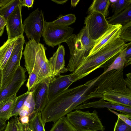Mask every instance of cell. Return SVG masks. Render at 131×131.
Listing matches in <instances>:
<instances>
[{
	"instance_id": "60d3db41",
	"label": "cell",
	"mask_w": 131,
	"mask_h": 131,
	"mask_svg": "<svg viewBox=\"0 0 131 131\" xmlns=\"http://www.w3.org/2000/svg\"><path fill=\"white\" fill-rule=\"evenodd\" d=\"M6 23V19L0 14V27L4 28Z\"/></svg>"
},
{
	"instance_id": "7402d4cb",
	"label": "cell",
	"mask_w": 131,
	"mask_h": 131,
	"mask_svg": "<svg viewBox=\"0 0 131 131\" xmlns=\"http://www.w3.org/2000/svg\"><path fill=\"white\" fill-rule=\"evenodd\" d=\"M110 4L109 0H94L88 10L89 14L93 11L99 13L107 17L109 15L108 8Z\"/></svg>"
},
{
	"instance_id": "f6af8a7d",
	"label": "cell",
	"mask_w": 131,
	"mask_h": 131,
	"mask_svg": "<svg viewBox=\"0 0 131 131\" xmlns=\"http://www.w3.org/2000/svg\"><path fill=\"white\" fill-rule=\"evenodd\" d=\"M80 1V0H72L71 3V6L73 7H75Z\"/></svg>"
},
{
	"instance_id": "3957f363",
	"label": "cell",
	"mask_w": 131,
	"mask_h": 131,
	"mask_svg": "<svg viewBox=\"0 0 131 131\" xmlns=\"http://www.w3.org/2000/svg\"><path fill=\"white\" fill-rule=\"evenodd\" d=\"M46 50L44 45L30 40L26 43L23 52L27 71L28 74L32 71L36 73L39 83L49 77L54 78L50 62L46 56Z\"/></svg>"
},
{
	"instance_id": "7bdbcfd3",
	"label": "cell",
	"mask_w": 131,
	"mask_h": 131,
	"mask_svg": "<svg viewBox=\"0 0 131 131\" xmlns=\"http://www.w3.org/2000/svg\"><path fill=\"white\" fill-rule=\"evenodd\" d=\"M51 1L58 4H62L68 1V0H51Z\"/></svg>"
},
{
	"instance_id": "277c9868",
	"label": "cell",
	"mask_w": 131,
	"mask_h": 131,
	"mask_svg": "<svg viewBox=\"0 0 131 131\" xmlns=\"http://www.w3.org/2000/svg\"><path fill=\"white\" fill-rule=\"evenodd\" d=\"M67 119L77 131H104L103 125L95 110L91 113L88 110H76L68 114Z\"/></svg>"
},
{
	"instance_id": "9a60e30c",
	"label": "cell",
	"mask_w": 131,
	"mask_h": 131,
	"mask_svg": "<svg viewBox=\"0 0 131 131\" xmlns=\"http://www.w3.org/2000/svg\"><path fill=\"white\" fill-rule=\"evenodd\" d=\"M74 82L70 74L59 75L55 77L51 81L49 86V101L62 92L69 89Z\"/></svg>"
},
{
	"instance_id": "e0dca14e",
	"label": "cell",
	"mask_w": 131,
	"mask_h": 131,
	"mask_svg": "<svg viewBox=\"0 0 131 131\" xmlns=\"http://www.w3.org/2000/svg\"><path fill=\"white\" fill-rule=\"evenodd\" d=\"M65 52L63 46L59 45L56 51L49 59L54 77L68 71L65 67Z\"/></svg>"
},
{
	"instance_id": "ffe728a7",
	"label": "cell",
	"mask_w": 131,
	"mask_h": 131,
	"mask_svg": "<svg viewBox=\"0 0 131 131\" xmlns=\"http://www.w3.org/2000/svg\"><path fill=\"white\" fill-rule=\"evenodd\" d=\"M19 37L7 39L0 47V70H3L4 67L17 42Z\"/></svg>"
},
{
	"instance_id": "ac0fdd59",
	"label": "cell",
	"mask_w": 131,
	"mask_h": 131,
	"mask_svg": "<svg viewBox=\"0 0 131 131\" xmlns=\"http://www.w3.org/2000/svg\"><path fill=\"white\" fill-rule=\"evenodd\" d=\"M102 95V100L131 107V93L111 90L104 92Z\"/></svg>"
},
{
	"instance_id": "44dd1931",
	"label": "cell",
	"mask_w": 131,
	"mask_h": 131,
	"mask_svg": "<svg viewBox=\"0 0 131 131\" xmlns=\"http://www.w3.org/2000/svg\"><path fill=\"white\" fill-rule=\"evenodd\" d=\"M109 24H120L123 26L131 21V5L126 9L116 15L106 18Z\"/></svg>"
},
{
	"instance_id": "f546056e",
	"label": "cell",
	"mask_w": 131,
	"mask_h": 131,
	"mask_svg": "<svg viewBox=\"0 0 131 131\" xmlns=\"http://www.w3.org/2000/svg\"><path fill=\"white\" fill-rule=\"evenodd\" d=\"M4 131H23V124L20 122L19 117H14L8 121Z\"/></svg>"
},
{
	"instance_id": "ee69618b",
	"label": "cell",
	"mask_w": 131,
	"mask_h": 131,
	"mask_svg": "<svg viewBox=\"0 0 131 131\" xmlns=\"http://www.w3.org/2000/svg\"><path fill=\"white\" fill-rule=\"evenodd\" d=\"M11 0H0V8L2 7Z\"/></svg>"
},
{
	"instance_id": "8fae6325",
	"label": "cell",
	"mask_w": 131,
	"mask_h": 131,
	"mask_svg": "<svg viewBox=\"0 0 131 131\" xmlns=\"http://www.w3.org/2000/svg\"><path fill=\"white\" fill-rule=\"evenodd\" d=\"M22 7L20 3L19 4L6 20L5 26L7 39L14 38L23 35L24 32L22 20Z\"/></svg>"
},
{
	"instance_id": "f907efd6",
	"label": "cell",
	"mask_w": 131,
	"mask_h": 131,
	"mask_svg": "<svg viewBox=\"0 0 131 131\" xmlns=\"http://www.w3.org/2000/svg\"></svg>"
},
{
	"instance_id": "484cf974",
	"label": "cell",
	"mask_w": 131,
	"mask_h": 131,
	"mask_svg": "<svg viewBox=\"0 0 131 131\" xmlns=\"http://www.w3.org/2000/svg\"><path fill=\"white\" fill-rule=\"evenodd\" d=\"M127 47L121 51L119 55L111 64L107 67L104 69L105 73L113 70H119L124 68L126 60L125 52Z\"/></svg>"
},
{
	"instance_id": "b9f144b4",
	"label": "cell",
	"mask_w": 131,
	"mask_h": 131,
	"mask_svg": "<svg viewBox=\"0 0 131 131\" xmlns=\"http://www.w3.org/2000/svg\"><path fill=\"white\" fill-rule=\"evenodd\" d=\"M6 125V122L0 120V131H2L5 129Z\"/></svg>"
},
{
	"instance_id": "ba28073f",
	"label": "cell",
	"mask_w": 131,
	"mask_h": 131,
	"mask_svg": "<svg viewBox=\"0 0 131 131\" xmlns=\"http://www.w3.org/2000/svg\"><path fill=\"white\" fill-rule=\"evenodd\" d=\"M45 21L42 11L37 8L31 13L24 20V32L29 40L39 43Z\"/></svg>"
},
{
	"instance_id": "4dcf8cb0",
	"label": "cell",
	"mask_w": 131,
	"mask_h": 131,
	"mask_svg": "<svg viewBox=\"0 0 131 131\" xmlns=\"http://www.w3.org/2000/svg\"><path fill=\"white\" fill-rule=\"evenodd\" d=\"M112 5L114 15H116L131 5V0H117L116 2Z\"/></svg>"
},
{
	"instance_id": "681fc988",
	"label": "cell",
	"mask_w": 131,
	"mask_h": 131,
	"mask_svg": "<svg viewBox=\"0 0 131 131\" xmlns=\"http://www.w3.org/2000/svg\"><path fill=\"white\" fill-rule=\"evenodd\" d=\"M117 1V0H109L110 2V3H111L112 4H114Z\"/></svg>"
},
{
	"instance_id": "e575fe53",
	"label": "cell",
	"mask_w": 131,
	"mask_h": 131,
	"mask_svg": "<svg viewBox=\"0 0 131 131\" xmlns=\"http://www.w3.org/2000/svg\"><path fill=\"white\" fill-rule=\"evenodd\" d=\"M113 131H131V126L126 124L118 117Z\"/></svg>"
},
{
	"instance_id": "2e32d148",
	"label": "cell",
	"mask_w": 131,
	"mask_h": 131,
	"mask_svg": "<svg viewBox=\"0 0 131 131\" xmlns=\"http://www.w3.org/2000/svg\"><path fill=\"white\" fill-rule=\"evenodd\" d=\"M107 108L119 111L124 114L131 115V107H129L106 102L101 99L93 102H87L80 104L76 107L74 110H80L89 108Z\"/></svg>"
},
{
	"instance_id": "d6a6232c",
	"label": "cell",
	"mask_w": 131,
	"mask_h": 131,
	"mask_svg": "<svg viewBox=\"0 0 131 131\" xmlns=\"http://www.w3.org/2000/svg\"><path fill=\"white\" fill-rule=\"evenodd\" d=\"M29 93L27 92L18 96L16 103L12 112L11 117H17L19 115L25 100Z\"/></svg>"
},
{
	"instance_id": "4316f807",
	"label": "cell",
	"mask_w": 131,
	"mask_h": 131,
	"mask_svg": "<svg viewBox=\"0 0 131 131\" xmlns=\"http://www.w3.org/2000/svg\"><path fill=\"white\" fill-rule=\"evenodd\" d=\"M49 131H77L67 120L66 117H62L54 123Z\"/></svg>"
},
{
	"instance_id": "ab89813d",
	"label": "cell",
	"mask_w": 131,
	"mask_h": 131,
	"mask_svg": "<svg viewBox=\"0 0 131 131\" xmlns=\"http://www.w3.org/2000/svg\"><path fill=\"white\" fill-rule=\"evenodd\" d=\"M20 122L23 124H28L30 120L29 117L28 116H25L19 117Z\"/></svg>"
},
{
	"instance_id": "30bf717a",
	"label": "cell",
	"mask_w": 131,
	"mask_h": 131,
	"mask_svg": "<svg viewBox=\"0 0 131 131\" xmlns=\"http://www.w3.org/2000/svg\"><path fill=\"white\" fill-rule=\"evenodd\" d=\"M84 24L90 37L94 41L105 32L110 25L105 16L95 11L92 12L85 18Z\"/></svg>"
},
{
	"instance_id": "1f68e13d",
	"label": "cell",
	"mask_w": 131,
	"mask_h": 131,
	"mask_svg": "<svg viewBox=\"0 0 131 131\" xmlns=\"http://www.w3.org/2000/svg\"><path fill=\"white\" fill-rule=\"evenodd\" d=\"M119 38L126 42L131 41V21L122 26Z\"/></svg>"
},
{
	"instance_id": "8992f818",
	"label": "cell",
	"mask_w": 131,
	"mask_h": 131,
	"mask_svg": "<svg viewBox=\"0 0 131 131\" xmlns=\"http://www.w3.org/2000/svg\"><path fill=\"white\" fill-rule=\"evenodd\" d=\"M23 35L19 37L11 55L3 69L1 88L5 87L11 81L17 69L20 65L23 51L25 42Z\"/></svg>"
},
{
	"instance_id": "836d02e7",
	"label": "cell",
	"mask_w": 131,
	"mask_h": 131,
	"mask_svg": "<svg viewBox=\"0 0 131 131\" xmlns=\"http://www.w3.org/2000/svg\"><path fill=\"white\" fill-rule=\"evenodd\" d=\"M28 78L26 85L27 88L28 92H30L31 90L38 82V78L37 74L34 72H32L29 74Z\"/></svg>"
},
{
	"instance_id": "8d00e7d4",
	"label": "cell",
	"mask_w": 131,
	"mask_h": 131,
	"mask_svg": "<svg viewBox=\"0 0 131 131\" xmlns=\"http://www.w3.org/2000/svg\"><path fill=\"white\" fill-rule=\"evenodd\" d=\"M22 6H25L28 8L32 7L34 1V0H20Z\"/></svg>"
},
{
	"instance_id": "f35d334b",
	"label": "cell",
	"mask_w": 131,
	"mask_h": 131,
	"mask_svg": "<svg viewBox=\"0 0 131 131\" xmlns=\"http://www.w3.org/2000/svg\"><path fill=\"white\" fill-rule=\"evenodd\" d=\"M126 75V78L125 79V81L126 86L131 90V73H128Z\"/></svg>"
},
{
	"instance_id": "83f0119b",
	"label": "cell",
	"mask_w": 131,
	"mask_h": 131,
	"mask_svg": "<svg viewBox=\"0 0 131 131\" xmlns=\"http://www.w3.org/2000/svg\"><path fill=\"white\" fill-rule=\"evenodd\" d=\"M75 15L72 14L60 16L57 19L49 23L52 25L60 26H68L74 23L76 20Z\"/></svg>"
},
{
	"instance_id": "cb8c5ba5",
	"label": "cell",
	"mask_w": 131,
	"mask_h": 131,
	"mask_svg": "<svg viewBox=\"0 0 131 131\" xmlns=\"http://www.w3.org/2000/svg\"><path fill=\"white\" fill-rule=\"evenodd\" d=\"M85 49L88 54L90 51L95 45V41L90 37L86 27L85 26L77 34Z\"/></svg>"
},
{
	"instance_id": "bcb514c9",
	"label": "cell",
	"mask_w": 131,
	"mask_h": 131,
	"mask_svg": "<svg viewBox=\"0 0 131 131\" xmlns=\"http://www.w3.org/2000/svg\"><path fill=\"white\" fill-rule=\"evenodd\" d=\"M23 131H31L28 127V124H23Z\"/></svg>"
},
{
	"instance_id": "7c38bea8",
	"label": "cell",
	"mask_w": 131,
	"mask_h": 131,
	"mask_svg": "<svg viewBox=\"0 0 131 131\" xmlns=\"http://www.w3.org/2000/svg\"><path fill=\"white\" fill-rule=\"evenodd\" d=\"M53 79L49 77L44 79L36 84L30 91L35 103V114L38 112H41L49 102V86Z\"/></svg>"
},
{
	"instance_id": "d590c367",
	"label": "cell",
	"mask_w": 131,
	"mask_h": 131,
	"mask_svg": "<svg viewBox=\"0 0 131 131\" xmlns=\"http://www.w3.org/2000/svg\"><path fill=\"white\" fill-rule=\"evenodd\" d=\"M108 109L111 112L116 115L122 121L129 126H131V115H127L123 114H119L110 109Z\"/></svg>"
},
{
	"instance_id": "c3c4849f",
	"label": "cell",
	"mask_w": 131,
	"mask_h": 131,
	"mask_svg": "<svg viewBox=\"0 0 131 131\" xmlns=\"http://www.w3.org/2000/svg\"><path fill=\"white\" fill-rule=\"evenodd\" d=\"M4 28H2L0 27V37L1 36L3 35L4 31Z\"/></svg>"
},
{
	"instance_id": "5b68a950",
	"label": "cell",
	"mask_w": 131,
	"mask_h": 131,
	"mask_svg": "<svg viewBox=\"0 0 131 131\" xmlns=\"http://www.w3.org/2000/svg\"><path fill=\"white\" fill-rule=\"evenodd\" d=\"M124 68L119 70H113L103 74L96 88L97 93H102L112 90L131 93V90L126 86L124 78Z\"/></svg>"
},
{
	"instance_id": "4fadbf2b",
	"label": "cell",
	"mask_w": 131,
	"mask_h": 131,
	"mask_svg": "<svg viewBox=\"0 0 131 131\" xmlns=\"http://www.w3.org/2000/svg\"><path fill=\"white\" fill-rule=\"evenodd\" d=\"M25 68L20 66L11 81L5 88L0 89V102L17 94L26 80Z\"/></svg>"
},
{
	"instance_id": "52a82bcc",
	"label": "cell",
	"mask_w": 131,
	"mask_h": 131,
	"mask_svg": "<svg viewBox=\"0 0 131 131\" xmlns=\"http://www.w3.org/2000/svg\"><path fill=\"white\" fill-rule=\"evenodd\" d=\"M73 30V28L69 26L55 25L45 21L41 36L47 45L53 47L66 42Z\"/></svg>"
},
{
	"instance_id": "5bb4252c",
	"label": "cell",
	"mask_w": 131,
	"mask_h": 131,
	"mask_svg": "<svg viewBox=\"0 0 131 131\" xmlns=\"http://www.w3.org/2000/svg\"><path fill=\"white\" fill-rule=\"evenodd\" d=\"M122 27L120 24L110 25L105 32L95 41V45L88 55L96 52L110 42L119 37Z\"/></svg>"
},
{
	"instance_id": "603a6c76",
	"label": "cell",
	"mask_w": 131,
	"mask_h": 131,
	"mask_svg": "<svg viewBox=\"0 0 131 131\" xmlns=\"http://www.w3.org/2000/svg\"><path fill=\"white\" fill-rule=\"evenodd\" d=\"M35 103L32 93L30 91L25 100L19 112V117L28 116L30 119L35 114Z\"/></svg>"
},
{
	"instance_id": "9c48e42d",
	"label": "cell",
	"mask_w": 131,
	"mask_h": 131,
	"mask_svg": "<svg viewBox=\"0 0 131 131\" xmlns=\"http://www.w3.org/2000/svg\"><path fill=\"white\" fill-rule=\"evenodd\" d=\"M66 42L70 51L69 60L66 68L68 71L72 72L88 54L77 34H72Z\"/></svg>"
},
{
	"instance_id": "f1b7e54d",
	"label": "cell",
	"mask_w": 131,
	"mask_h": 131,
	"mask_svg": "<svg viewBox=\"0 0 131 131\" xmlns=\"http://www.w3.org/2000/svg\"><path fill=\"white\" fill-rule=\"evenodd\" d=\"M20 3V0H11L4 6L0 8V14L6 20L17 6Z\"/></svg>"
},
{
	"instance_id": "d4e9b609",
	"label": "cell",
	"mask_w": 131,
	"mask_h": 131,
	"mask_svg": "<svg viewBox=\"0 0 131 131\" xmlns=\"http://www.w3.org/2000/svg\"><path fill=\"white\" fill-rule=\"evenodd\" d=\"M28 125L31 131H46L40 112L35 113L30 119Z\"/></svg>"
},
{
	"instance_id": "7dc6e473",
	"label": "cell",
	"mask_w": 131,
	"mask_h": 131,
	"mask_svg": "<svg viewBox=\"0 0 131 131\" xmlns=\"http://www.w3.org/2000/svg\"><path fill=\"white\" fill-rule=\"evenodd\" d=\"M2 70H0V89L1 88V85L2 81Z\"/></svg>"
},
{
	"instance_id": "6da1fadb",
	"label": "cell",
	"mask_w": 131,
	"mask_h": 131,
	"mask_svg": "<svg viewBox=\"0 0 131 131\" xmlns=\"http://www.w3.org/2000/svg\"><path fill=\"white\" fill-rule=\"evenodd\" d=\"M98 79L95 77L84 84L65 90L49 101L41 112L44 123H54L87 100L102 98V94L97 93L96 88L91 91L97 86Z\"/></svg>"
},
{
	"instance_id": "d6986e66",
	"label": "cell",
	"mask_w": 131,
	"mask_h": 131,
	"mask_svg": "<svg viewBox=\"0 0 131 131\" xmlns=\"http://www.w3.org/2000/svg\"><path fill=\"white\" fill-rule=\"evenodd\" d=\"M17 98L16 94L0 102V120L6 122L11 117Z\"/></svg>"
},
{
	"instance_id": "7a4b0ae2",
	"label": "cell",
	"mask_w": 131,
	"mask_h": 131,
	"mask_svg": "<svg viewBox=\"0 0 131 131\" xmlns=\"http://www.w3.org/2000/svg\"><path fill=\"white\" fill-rule=\"evenodd\" d=\"M128 44L118 37L96 52L84 58L77 68L70 74L74 82L99 68L107 67Z\"/></svg>"
},
{
	"instance_id": "74e56055",
	"label": "cell",
	"mask_w": 131,
	"mask_h": 131,
	"mask_svg": "<svg viewBox=\"0 0 131 131\" xmlns=\"http://www.w3.org/2000/svg\"><path fill=\"white\" fill-rule=\"evenodd\" d=\"M126 60L131 59V42L128 43L125 52Z\"/></svg>"
}]
</instances>
